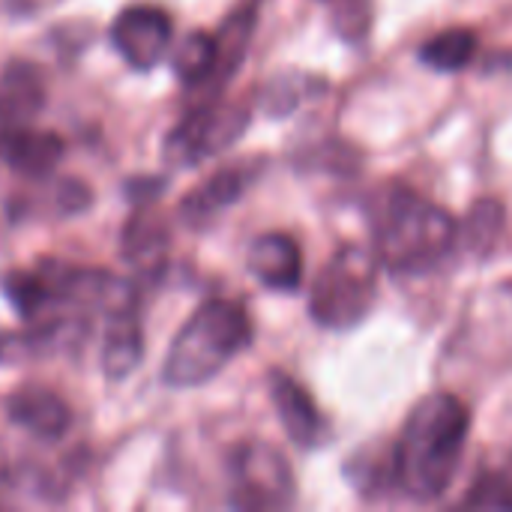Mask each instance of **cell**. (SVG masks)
Segmentation results:
<instances>
[{
	"mask_svg": "<svg viewBox=\"0 0 512 512\" xmlns=\"http://www.w3.org/2000/svg\"><path fill=\"white\" fill-rule=\"evenodd\" d=\"M63 138L54 132H36L27 126L0 132V159L21 177H45L63 159Z\"/></svg>",
	"mask_w": 512,
	"mask_h": 512,
	"instance_id": "cell-11",
	"label": "cell"
},
{
	"mask_svg": "<svg viewBox=\"0 0 512 512\" xmlns=\"http://www.w3.org/2000/svg\"><path fill=\"white\" fill-rule=\"evenodd\" d=\"M462 504L468 510H512V480L504 474H483Z\"/></svg>",
	"mask_w": 512,
	"mask_h": 512,
	"instance_id": "cell-20",
	"label": "cell"
},
{
	"mask_svg": "<svg viewBox=\"0 0 512 512\" xmlns=\"http://www.w3.org/2000/svg\"><path fill=\"white\" fill-rule=\"evenodd\" d=\"M477 54V33L468 27H450L420 48V60L438 72H456L465 69Z\"/></svg>",
	"mask_w": 512,
	"mask_h": 512,
	"instance_id": "cell-17",
	"label": "cell"
},
{
	"mask_svg": "<svg viewBox=\"0 0 512 512\" xmlns=\"http://www.w3.org/2000/svg\"><path fill=\"white\" fill-rule=\"evenodd\" d=\"M231 483V504L240 510H282L294 504V474L288 459L270 444H240L231 453Z\"/></svg>",
	"mask_w": 512,
	"mask_h": 512,
	"instance_id": "cell-5",
	"label": "cell"
},
{
	"mask_svg": "<svg viewBox=\"0 0 512 512\" xmlns=\"http://www.w3.org/2000/svg\"><path fill=\"white\" fill-rule=\"evenodd\" d=\"M165 243H168V234L147 213L135 216L126 225V231H123V255L141 273H156L162 267V261H165Z\"/></svg>",
	"mask_w": 512,
	"mask_h": 512,
	"instance_id": "cell-16",
	"label": "cell"
},
{
	"mask_svg": "<svg viewBox=\"0 0 512 512\" xmlns=\"http://www.w3.org/2000/svg\"><path fill=\"white\" fill-rule=\"evenodd\" d=\"M174 36V21L165 9L141 3L123 9L111 24V45L132 69H153Z\"/></svg>",
	"mask_w": 512,
	"mask_h": 512,
	"instance_id": "cell-7",
	"label": "cell"
},
{
	"mask_svg": "<svg viewBox=\"0 0 512 512\" xmlns=\"http://www.w3.org/2000/svg\"><path fill=\"white\" fill-rule=\"evenodd\" d=\"M249 270L273 291H297L303 279L300 246L288 234H264L249 246Z\"/></svg>",
	"mask_w": 512,
	"mask_h": 512,
	"instance_id": "cell-12",
	"label": "cell"
},
{
	"mask_svg": "<svg viewBox=\"0 0 512 512\" xmlns=\"http://www.w3.org/2000/svg\"><path fill=\"white\" fill-rule=\"evenodd\" d=\"M45 105V81L33 63H9L0 75V132L27 126Z\"/></svg>",
	"mask_w": 512,
	"mask_h": 512,
	"instance_id": "cell-13",
	"label": "cell"
},
{
	"mask_svg": "<svg viewBox=\"0 0 512 512\" xmlns=\"http://www.w3.org/2000/svg\"><path fill=\"white\" fill-rule=\"evenodd\" d=\"M459 225L438 204L393 186L375 213V255L396 273L432 270L456 243Z\"/></svg>",
	"mask_w": 512,
	"mask_h": 512,
	"instance_id": "cell-2",
	"label": "cell"
},
{
	"mask_svg": "<svg viewBox=\"0 0 512 512\" xmlns=\"http://www.w3.org/2000/svg\"><path fill=\"white\" fill-rule=\"evenodd\" d=\"M6 414L15 426L39 441H60L72 426L69 405L57 393L36 384L15 390L6 402Z\"/></svg>",
	"mask_w": 512,
	"mask_h": 512,
	"instance_id": "cell-9",
	"label": "cell"
},
{
	"mask_svg": "<svg viewBox=\"0 0 512 512\" xmlns=\"http://www.w3.org/2000/svg\"><path fill=\"white\" fill-rule=\"evenodd\" d=\"M252 342V321L240 303L207 300L177 333L162 378L174 390L213 381Z\"/></svg>",
	"mask_w": 512,
	"mask_h": 512,
	"instance_id": "cell-3",
	"label": "cell"
},
{
	"mask_svg": "<svg viewBox=\"0 0 512 512\" xmlns=\"http://www.w3.org/2000/svg\"><path fill=\"white\" fill-rule=\"evenodd\" d=\"M255 6H240L219 30L216 36V66H213V75L207 81L210 93L222 90L228 84V78L240 69L243 57H246V48L252 42V30H255Z\"/></svg>",
	"mask_w": 512,
	"mask_h": 512,
	"instance_id": "cell-15",
	"label": "cell"
},
{
	"mask_svg": "<svg viewBox=\"0 0 512 512\" xmlns=\"http://www.w3.org/2000/svg\"><path fill=\"white\" fill-rule=\"evenodd\" d=\"M216 66V36L195 30L174 51V72L186 87H201L210 81Z\"/></svg>",
	"mask_w": 512,
	"mask_h": 512,
	"instance_id": "cell-18",
	"label": "cell"
},
{
	"mask_svg": "<svg viewBox=\"0 0 512 512\" xmlns=\"http://www.w3.org/2000/svg\"><path fill=\"white\" fill-rule=\"evenodd\" d=\"M60 204H63V210H69V213L84 210V207L90 204V192H87L81 183L69 180V183H63V189H60Z\"/></svg>",
	"mask_w": 512,
	"mask_h": 512,
	"instance_id": "cell-22",
	"label": "cell"
},
{
	"mask_svg": "<svg viewBox=\"0 0 512 512\" xmlns=\"http://www.w3.org/2000/svg\"><path fill=\"white\" fill-rule=\"evenodd\" d=\"M270 399L276 405L279 423L288 432V438L303 447L312 450L324 441V420L312 402V396L285 372H270Z\"/></svg>",
	"mask_w": 512,
	"mask_h": 512,
	"instance_id": "cell-10",
	"label": "cell"
},
{
	"mask_svg": "<svg viewBox=\"0 0 512 512\" xmlns=\"http://www.w3.org/2000/svg\"><path fill=\"white\" fill-rule=\"evenodd\" d=\"M468 429V408L456 396L432 393L420 399L393 447L396 486L420 504L438 501L459 471Z\"/></svg>",
	"mask_w": 512,
	"mask_h": 512,
	"instance_id": "cell-1",
	"label": "cell"
},
{
	"mask_svg": "<svg viewBox=\"0 0 512 512\" xmlns=\"http://www.w3.org/2000/svg\"><path fill=\"white\" fill-rule=\"evenodd\" d=\"M246 126H249L246 105H219V102L198 105L168 135L165 156L180 168L201 165L204 159L228 150L246 132Z\"/></svg>",
	"mask_w": 512,
	"mask_h": 512,
	"instance_id": "cell-6",
	"label": "cell"
},
{
	"mask_svg": "<svg viewBox=\"0 0 512 512\" xmlns=\"http://www.w3.org/2000/svg\"><path fill=\"white\" fill-rule=\"evenodd\" d=\"M144 357V336L141 324L135 321V309L114 312L102 342V369L111 381L129 378Z\"/></svg>",
	"mask_w": 512,
	"mask_h": 512,
	"instance_id": "cell-14",
	"label": "cell"
},
{
	"mask_svg": "<svg viewBox=\"0 0 512 512\" xmlns=\"http://www.w3.org/2000/svg\"><path fill=\"white\" fill-rule=\"evenodd\" d=\"M312 84L303 81L300 75H285V78H273L264 90V108L270 114H288L300 99L303 93L309 90Z\"/></svg>",
	"mask_w": 512,
	"mask_h": 512,
	"instance_id": "cell-21",
	"label": "cell"
},
{
	"mask_svg": "<svg viewBox=\"0 0 512 512\" xmlns=\"http://www.w3.org/2000/svg\"><path fill=\"white\" fill-rule=\"evenodd\" d=\"M504 225V210L498 201H480L465 225V240L471 249H489L495 243V237L501 234Z\"/></svg>",
	"mask_w": 512,
	"mask_h": 512,
	"instance_id": "cell-19",
	"label": "cell"
},
{
	"mask_svg": "<svg viewBox=\"0 0 512 512\" xmlns=\"http://www.w3.org/2000/svg\"><path fill=\"white\" fill-rule=\"evenodd\" d=\"M378 294V255L360 246H342L312 285L309 312L321 327H357Z\"/></svg>",
	"mask_w": 512,
	"mask_h": 512,
	"instance_id": "cell-4",
	"label": "cell"
},
{
	"mask_svg": "<svg viewBox=\"0 0 512 512\" xmlns=\"http://www.w3.org/2000/svg\"><path fill=\"white\" fill-rule=\"evenodd\" d=\"M261 162H237L222 171H216L207 183L192 189L180 204V219L192 228H207L219 213H225L231 204L243 198V192L252 186Z\"/></svg>",
	"mask_w": 512,
	"mask_h": 512,
	"instance_id": "cell-8",
	"label": "cell"
}]
</instances>
